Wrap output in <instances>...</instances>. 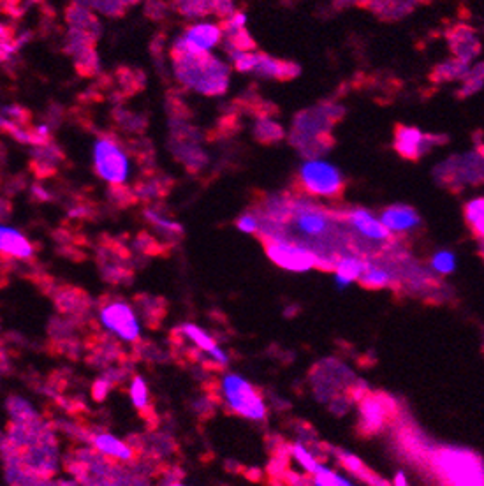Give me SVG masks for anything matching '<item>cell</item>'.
<instances>
[{"instance_id":"6da1fadb","label":"cell","mask_w":484,"mask_h":486,"mask_svg":"<svg viewBox=\"0 0 484 486\" xmlns=\"http://www.w3.org/2000/svg\"><path fill=\"white\" fill-rule=\"evenodd\" d=\"M173 60L176 76L185 87L205 95H220L228 90V67L215 57L208 55V52L203 55H187L173 50Z\"/></svg>"},{"instance_id":"7a4b0ae2","label":"cell","mask_w":484,"mask_h":486,"mask_svg":"<svg viewBox=\"0 0 484 486\" xmlns=\"http://www.w3.org/2000/svg\"><path fill=\"white\" fill-rule=\"evenodd\" d=\"M435 465L449 486H483V465L470 451L442 450L437 455Z\"/></svg>"},{"instance_id":"3957f363","label":"cell","mask_w":484,"mask_h":486,"mask_svg":"<svg viewBox=\"0 0 484 486\" xmlns=\"http://www.w3.org/2000/svg\"><path fill=\"white\" fill-rule=\"evenodd\" d=\"M226 403L247 420L261 421L266 417V406L256 387L236 373H228L220 383Z\"/></svg>"},{"instance_id":"277c9868","label":"cell","mask_w":484,"mask_h":486,"mask_svg":"<svg viewBox=\"0 0 484 486\" xmlns=\"http://www.w3.org/2000/svg\"><path fill=\"white\" fill-rule=\"evenodd\" d=\"M97 175L111 185H122L129 176V159L115 139L101 138L94 147Z\"/></svg>"},{"instance_id":"5b68a950","label":"cell","mask_w":484,"mask_h":486,"mask_svg":"<svg viewBox=\"0 0 484 486\" xmlns=\"http://www.w3.org/2000/svg\"><path fill=\"white\" fill-rule=\"evenodd\" d=\"M301 185L312 196H328L333 198L344 190V180L335 166L323 161L305 162L300 173Z\"/></svg>"},{"instance_id":"8992f818","label":"cell","mask_w":484,"mask_h":486,"mask_svg":"<svg viewBox=\"0 0 484 486\" xmlns=\"http://www.w3.org/2000/svg\"><path fill=\"white\" fill-rule=\"evenodd\" d=\"M266 254L277 266L289 271H307L314 266H319V259L312 250L279 238L266 240Z\"/></svg>"},{"instance_id":"52a82bcc","label":"cell","mask_w":484,"mask_h":486,"mask_svg":"<svg viewBox=\"0 0 484 486\" xmlns=\"http://www.w3.org/2000/svg\"><path fill=\"white\" fill-rule=\"evenodd\" d=\"M101 321L110 331L125 342H136L140 338V322L132 308L125 303H111L101 312Z\"/></svg>"},{"instance_id":"ba28073f","label":"cell","mask_w":484,"mask_h":486,"mask_svg":"<svg viewBox=\"0 0 484 486\" xmlns=\"http://www.w3.org/2000/svg\"><path fill=\"white\" fill-rule=\"evenodd\" d=\"M435 136L423 134L416 127H404L398 125L395 131V148L396 152L405 159H419L426 152L432 150L433 145H437Z\"/></svg>"},{"instance_id":"9c48e42d","label":"cell","mask_w":484,"mask_h":486,"mask_svg":"<svg viewBox=\"0 0 484 486\" xmlns=\"http://www.w3.org/2000/svg\"><path fill=\"white\" fill-rule=\"evenodd\" d=\"M347 222L351 224L361 236L375 243H384L391 240V233L381 224V220L375 219L367 210H352L347 213Z\"/></svg>"},{"instance_id":"30bf717a","label":"cell","mask_w":484,"mask_h":486,"mask_svg":"<svg viewBox=\"0 0 484 486\" xmlns=\"http://www.w3.org/2000/svg\"><path fill=\"white\" fill-rule=\"evenodd\" d=\"M449 43H451L456 59L467 64L479 53V41H477L476 32L465 25L456 27L449 32Z\"/></svg>"},{"instance_id":"8fae6325","label":"cell","mask_w":484,"mask_h":486,"mask_svg":"<svg viewBox=\"0 0 484 486\" xmlns=\"http://www.w3.org/2000/svg\"><path fill=\"white\" fill-rule=\"evenodd\" d=\"M182 333L191 340L192 344H194L199 351L208 355L210 359L220 363V365H228V355H226L219 345H217L215 340H213L212 336L205 331V329L199 328V326L196 324H184L182 326Z\"/></svg>"},{"instance_id":"7c38bea8","label":"cell","mask_w":484,"mask_h":486,"mask_svg":"<svg viewBox=\"0 0 484 486\" xmlns=\"http://www.w3.org/2000/svg\"><path fill=\"white\" fill-rule=\"evenodd\" d=\"M381 224L389 233H404L419 224V215L405 205H395L386 210L381 217Z\"/></svg>"},{"instance_id":"4fadbf2b","label":"cell","mask_w":484,"mask_h":486,"mask_svg":"<svg viewBox=\"0 0 484 486\" xmlns=\"http://www.w3.org/2000/svg\"><path fill=\"white\" fill-rule=\"evenodd\" d=\"M254 71L259 76L275 78V80H293L294 76L300 74V67L294 64L277 60L270 55H264V53H257V62Z\"/></svg>"},{"instance_id":"5bb4252c","label":"cell","mask_w":484,"mask_h":486,"mask_svg":"<svg viewBox=\"0 0 484 486\" xmlns=\"http://www.w3.org/2000/svg\"><path fill=\"white\" fill-rule=\"evenodd\" d=\"M389 410L379 396H368L361 402V427L367 431H377L386 423Z\"/></svg>"},{"instance_id":"9a60e30c","label":"cell","mask_w":484,"mask_h":486,"mask_svg":"<svg viewBox=\"0 0 484 486\" xmlns=\"http://www.w3.org/2000/svg\"><path fill=\"white\" fill-rule=\"evenodd\" d=\"M368 266V261L360 259L356 256H342L338 257L335 263V282H337L338 289H344L351 282L358 280L365 268Z\"/></svg>"},{"instance_id":"2e32d148","label":"cell","mask_w":484,"mask_h":486,"mask_svg":"<svg viewBox=\"0 0 484 486\" xmlns=\"http://www.w3.org/2000/svg\"><path fill=\"white\" fill-rule=\"evenodd\" d=\"M0 250L15 257L32 256V245L27 241V238L20 231L6 226H0Z\"/></svg>"},{"instance_id":"e0dca14e","label":"cell","mask_w":484,"mask_h":486,"mask_svg":"<svg viewBox=\"0 0 484 486\" xmlns=\"http://www.w3.org/2000/svg\"><path fill=\"white\" fill-rule=\"evenodd\" d=\"M184 37L189 43L194 44L196 48H199L203 52H208L210 48H213L222 39V30H220V27L213 25V23H199V25L191 27Z\"/></svg>"},{"instance_id":"ac0fdd59","label":"cell","mask_w":484,"mask_h":486,"mask_svg":"<svg viewBox=\"0 0 484 486\" xmlns=\"http://www.w3.org/2000/svg\"><path fill=\"white\" fill-rule=\"evenodd\" d=\"M66 20H67V23L71 25V29L83 30V32H88L90 36L96 37V39L99 37L101 25H99V22H97L96 16L88 11V8L73 4L71 8H67Z\"/></svg>"},{"instance_id":"d6986e66","label":"cell","mask_w":484,"mask_h":486,"mask_svg":"<svg viewBox=\"0 0 484 486\" xmlns=\"http://www.w3.org/2000/svg\"><path fill=\"white\" fill-rule=\"evenodd\" d=\"M94 446L101 451L106 457L118 458V460H131L132 458V450L125 443L118 441L117 437L108 434L97 435L94 439Z\"/></svg>"},{"instance_id":"ffe728a7","label":"cell","mask_w":484,"mask_h":486,"mask_svg":"<svg viewBox=\"0 0 484 486\" xmlns=\"http://www.w3.org/2000/svg\"><path fill=\"white\" fill-rule=\"evenodd\" d=\"M470 73L469 64L463 62V60H449V62L442 64L435 69L433 78L437 81H451V80H465L467 74Z\"/></svg>"},{"instance_id":"44dd1931","label":"cell","mask_w":484,"mask_h":486,"mask_svg":"<svg viewBox=\"0 0 484 486\" xmlns=\"http://www.w3.org/2000/svg\"><path fill=\"white\" fill-rule=\"evenodd\" d=\"M363 285L372 289H379V287H386V285L391 282V273H389L386 268L382 266H375V264L368 263V266L365 268V271L361 273V277L358 278Z\"/></svg>"},{"instance_id":"7402d4cb","label":"cell","mask_w":484,"mask_h":486,"mask_svg":"<svg viewBox=\"0 0 484 486\" xmlns=\"http://www.w3.org/2000/svg\"><path fill=\"white\" fill-rule=\"evenodd\" d=\"M465 219L470 224L474 233L479 238L484 234V199H474L465 206Z\"/></svg>"},{"instance_id":"603a6c76","label":"cell","mask_w":484,"mask_h":486,"mask_svg":"<svg viewBox=\"0 0 484 486\" xmlns=\"http://www.w3.org/2000/svg\"><path fill=\"white\" fill-rule=\"evenodd\" d=\"M215 0H176V9L185 16H205L213 13Z\"/></svg>"},{"instance_id":"cb8c5ba5","label":"cell","mask_w":484,"mask_h":486,"mask_svg":"<svg viewBox=\"0 0 484 486\" xmlns=\"http://www.w3.org/2000/svg\"><path fill=\"white\" fill-rule=\"evenodd\" d=\"M74 60H76V69L81 76H94L99 71V59H97L94 48L81 52L80 55L74 57Z\"/></svg>"},{"instance_id":"d4e9b609","label":"cell","mask_w":484,"mask_h":486,"mask_svg":"<svg viewBox=\"0 0 484 486\" xmlns=\"http://www.w3.org/2000/svg\"><path fill=\"white\" fill-rule=\"evenodd\" d=\"M293 455H294V458H296L298 464H300L301 467H303L305 471L308 472V474H317V472L323 469V465H321L319 462L316 460V457H314V455L310 453L307 448L301 446V444H294Z\"/></svg>"},{"instance_id":"484cf974","label":"cell","mask_w":484,"mask_h":486,"mask_svg":"<svg viewBox=\"0 0 484 486\" xmlns=\"http://www.w3.org/2000/svg\"><path fill=\"white\" fill-rule=\"evenodd\" d=\"M256 136L259 141L273 143V141H279V139L282 138L284 131L279 124H275V122L259 120V124L256 125Z\"/></svg>"},{"instance_id":"4316f807","label":"cell","mask_w":484,"mask_h":486,"mask_svg":"<svg viewBox=\"0 0 484 486\" xmlns=\"http://www.w3.org/2000/svg\"><path fill=\"white\" fill-rule=\"evenodd\" d=\"M314 485L316 486H354L351 481L342 478L340 474H335L333 471L326 469L324 465L317 474H314Z\"/></svg>"},{"instance_id":"83f0119b","label":"cell","mask_w":484,"mask_h":486,"mask_svg":"<svg viewBox=\"0 0 484 486\" xmlns=\"http://www.w3.org/2000/svg\"><path fill=\"white\" fill-rule=\"evenodd\" d=\"M432 266H433V270L439 271V273H442V275L453 273L456 268L455 254L449 252V250H440V252H437L435 256H433Z\"/></svg>"},{"instance_id":"f1b7e54d","label":"cell","mask_w":484,"mask_h":486,"mask_svg":"<svg viewBox=\"0 0 484 486\" xmlns=\"http://www.w3.org/2000/svg\"><path fill=\"white\" fill-rule=\"evenodd\" d=\"M131 399L138 409H145L148 406V387L143 377H134V380H132Z\"/></svg>"},{"instance_id":"f546056e","label":"cell","mask_w":484,"mask_h":486,"mask_svg":"<svg viewBox=\"0 0 484 486\" xmlns=\"http://www.w3.org/2000/svg\"><path fill=\"white\" fill-rule=\"evenodd\" d=\"M481 87H483V66L470 69V73L463 80V88L460 90V95L462 97H469V95L476 94Z\"/></svg>"},{"instance_id":"4dcf8cb0","label":"cell","mask_w":484,"mask_h":486,"mask_svg":"<svg viewBox=\"0 0 484 486\" xmlns=\"http://www.w3.org/2000/svg\"><path fill=\"white\" fill-rule=\"evenodd\" d=\"M231 59L235 62V67L242 73H249L254 71L257 62V53L250 52H231Z\"/></svg>"},{"instance_id":"1f68e13d","label":"cell","mask_w":484,"mask_h":486,"mask_svg":"<svg viewBox=\"0 0 484 486\" xmlns=\"http://www.w3.org/2000/svg\"><path fill=\"white\" fill-rule=\"evenodd\" d=\"M147 217L152 224H155V226H157L161 231H164V233H175V234L182 233V227L178 226V224L164 219V217L159 215V213L154 212V210H147Z\"/></svg>"},{"instance_id":"d6a6232c","label":"cell","mask_w":484,"mask_h":486,"mask_svg":"<svg viewBox=\"0 0 484 486\" xmlns=\"http://www.w3.org/2000/svg\"><path fill=\"white\" fill-rule=\"evenodd\" d=\"M340 462H342V465H344V467L347 469V471H351V472H354V474L361 476V478H363V479H365V476H368V472H367V469H365L363 462H361L358 457H354V455L340 453Z\"/></svg>"},{"instance_id":"836d02e7","label":"cell","mask_w":484,"mask_h":486,"mask_svg":"<svg viewBox=\"0 0 484 486\" xmlns=\"http://www.w3.org/2000/svg\"><path fill=\"white\" fill-rule=\"evenodd\" d=\"M238 227L243 233H256V231L259 229V220L254 215H243L242 219L238 220Z\"/></svg>"},{"instance_id":"e575fe53","label":"cell","mask_w":484,"mask_h":486,"mask_svg":"<svg viewBox=\"0 0 484 486\" xmlns=\"http://www.w3.org/2000/svg\"><path fill=\"white\" fill-rule=\"evenodd\" d=\"M30 192H32L34 198L39 199V201H48L50 199V192H46V189H44L43 185H39V183H34V185L30 187Z\"/></svg>"},{"instance_id":"d590c367","label":"cell","mask_w":484,"mask_h":486,"mask_svg":"<svg viewBox=\"0 0 484 486\" xmlns=\"http://www.w3.org/2000/svg\"><path fill=\"white\" fill-rule=\"evenodd\" d=\"M393 486H409L407 481V476H405V472H396L395 479H393Z\"/></svg>"},{"instance_id":"8d00e7d4","label":"cell","mask_w":484,"mask_h":486,"mask_svg":"<svg viewBox=\"0 0 484 486\" xmlns=\"http://www.w3.org/2000/svg\"><path fill=\"white\" fill-rule=\"evenodd\" d=\"M120 2L124 6H132V4H136V2H140V0H120Z\"/></svg>"},{"instance_id":"74e56055","label":"cell","mask_w":484,"mask_h":486,"mask_svg":"<svg viewBox=\"0 0 484 486\" xmlns=\"http://www.w3.org/2000/svg\"><path fill=\"white\" fill-rule=\"evenodd\" d=\"M171 486H185V485H182V483H173Z\"/></svg>"}]
</instances>
